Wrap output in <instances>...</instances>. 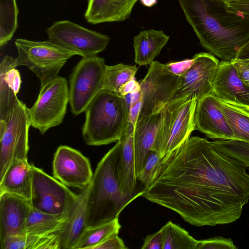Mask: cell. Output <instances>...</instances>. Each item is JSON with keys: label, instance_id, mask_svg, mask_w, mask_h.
<instances>
[{"label": "cell", "instance_id": "obj_17", "mask_svg": "<svg viewBox=\"0 0 249 249\" xmlns=\"http://www.w3.org/2000/svg\"><path fill=\"white\" fill-rule=\"evenodd\" d=\"M32 208L30 201L17 195L0 194V241L25 233V225Z\"/></svg>", "mask_w": 249, "mask_h": 249}, {"label": "cell", "instance_id": "obj_11", "mask_svg": "<svg viewBox=\"0 0 249 249\" xmlns=\"http://www.w3.org/2000/svg\"><path fill=\"white\" fill-rule=\"evenodd\" d=\"M78 194L33 164V182L30 203L32 207L53 215L69 213Z\"/></svg>", "mask_w": 249, "mask_h": 249}, {"label": "cell", "instance_id": "obj_43", "mask_svg": "<svg viewBox=\"0 0 249 249\" xmlns=\"http://www.w3.org/2000/svg\"><path fill=\"white\" fill-rule=\"evenodd\" d=\"M141 3L145 6L151 7L157 4L158 0H140Z\"/></svg>", "mask_w": 249, "mask_h": 249}, {"label": "cell", "instance_id": "obj_10", "mask_svg": "<svg viewBox=\"0 0 249 249\" xmlns=\"http://www.w3.org/2000/svg\"><path fill=\"white\" fill-rule=\"evenodd\" d=\"M149 65L145 76L139 81L142 103L138 120L160 112L173 99L180 83V76L166 64L154 61Z\"/></svg>", "mask_w": 249, "mask_h": 249}, {"label": "cell", "instance_id": "obj_29", "mask_svg": "<svg viewBox=\"0 0 249 249\" xmlns=\"http://www.w3.org/2000/svg\"><path fill=\"white\" fill-rule=\"evenodd\" d=\"M160 230L163 236V249H196L199 241L171 221H168Z\"/></svg>", "mask_w": 249, "mask_h": 249}, {"label": "cell", "instance_id": "obj_18", "mask_svg": "<svg viewBox=\"0 0 249 249\" xmlns=\"http://www.w3.org/2000/svg\"><path fill=\"white\" fill-rule=\"evenodd\" d=\"M134 125L128 121L127 126L119 139L121 142V154L119 164V181L123 192L126 196H133L142 192L137 190L134 144Z\"/></svg>", "mask_w": 249, "mask_h": 249}, {"label": "cell", "instance_id": "obj_34", "mask_svg": "<svg viewBox=\"0 0 249 249\" xmlns=\"http://www.w3.org/2000/svg\"><path fill=\"white\" fill-rule=\"evenodd\" d=\"M231 238L214 237L199 240L196 249H237Z\"/></svg>", "mask_w": 249, "mask_h": 249}, {"label": "cell", "instance_id": "obj_38", "mask_svg": "<svg viewBox=\"0 0 249 249\" xmlns=\"http://www.w3.org/2000/svg\"><path fill=\"white\" fill-rule=\"evenodd\" d=\"M142 249H163V236L161 230L148 235L144 240Z\"/></svg>", "mask_w": 249, "mask_h": 249}, {"label": "cell", "instance_id": "obj_32", "mask_svg": "<svg viewBox=\"0 0 249 249\" xmlns=\"http://www.w3.org/2000/svg\"><path fill=\"white\" fill-rule=\"evenodd\" d=\"M211 142L216 149L249 167V142L236 140H217Z\"/></svg>", "mask_w": 249, "mask_h": 249}, {"label": "cell", "instance_id": "obj_5", "mask_svg": "<svg viewBox=\"0 0 249 249\" xmlns=\"http://www.w3.org/2000/svg\"><path fill=\"white\" fill-rule=\"evenodd\" d=\"M197 100H171L162 109L155 141L151 150L161 158L180 147L195 130Z\"/></svg>", "mask_w": 249, "mask_h": 249}, {"label": "cell", "instance_id": "obj_15", "mask_svg": "<svg viewBox=\"0 0 249 249\" xmlns=\"http://www.w3.org/2000/svg\"><path fill=\"white\" fill-rule=\"evenodd\" d=\"M195 130L208 138L234 140L232 130L219 107L217 99L212 94L197 101L195 114Z\"/></svg>", "mask_w": 249, "mask_h": 249}, {"label": "cell", "instance_id": "obj_16", "mask_svg": "<svg viewBox=\"0 0 249 249\" xmlns=\"http://www.w3.org/2000/svg\"><path fill=\"white\" fill-rule=\"evenodd\" d=\"M212 94L220 100L249 111V87L240 78L231 61L219 62L213 81Z\"/></svg>", "mask_w": 249, "mask_h": 249}, {"label": "cell", "instance_id": "obj_21", "mask_svg": "<svg viewBox=\"0 0 249 249\" xmlns=\"http://www.w3.org/2000/svg\"><path fill=\"white\" fill-rule=\"evenodd\" d=\"M89 185L78 194L62 229L58 232L59 249H74L86 227Z\"/></svg>", "mask_w": 249, "mask_h": 249}, {"label": "cell", "instance_id": "obj_13", "mask_svg": "<svg viewBox=\"0 0 249 249\" xmlns=\"http://www.w3.org/2000/svg\"><path fill=\"white\" fill-rule=\"evenodd\" d=\"M193 58L192 66L180 76L179 86L172 100L188 98L198 101L212 94L220 61L210 53H196Z\"/></svg>", "mask_w": 249, "mask_h": 249}, {"label": "cell", "instance_id": "obj_12", "mask_svg": "<svg viewBox=\"0 0 249 249\" xmlns=\"http://www.w3.org/2000/svg\"><path fill=\"white\" fill-rule=\"evenodd\" d=\"M46 33L49 40L82 57L97 55L107 47L110 38L69 20L54 22Z\"/></svg>", "mask_w": 249, "mask_h": 249}, {"label": "cell", "instance_id": "obj_44", "mask_svg": "<svg viewBox=\"0 0 249 249\" xmlns=\"http://www.w3.org/2000/svg\"><path fill=\"white\" fill-rule=\"evenodd\" d=\"M222 1H227V0H221Z\"/></svg>", "mask_w": 249, "mask_h": 249}, {"label": "cell", "instance_id": "obj_27", "mask_svg": "<svg viewBox=\"0 0 249 249\" xmlns=\"http://www.w3.org/2000/svg\"><path fill=\"white\" fill-rule=\"evenodd\" d=\"M219 107L230 125L234 140L249 142V111L218 99Z\"/></svg>", "mask_w": 249, "mask_h": 249}, {"label": "cell", "instance_id": "obj_40", "mask_svg": "<svg viewBox=\"0 0 249 249\" xmlns=\"http://www.w3.org/2000/svg\"><path fill=\"white\" fill-rule=\"evenodd\" d=\"M142 103L141 97L135 103L130 105L129 107L128 121L132 124L134 126L136 125L140 113Z\"/></svg>", "mask_w": 249, "mask_h": 249}, {"label": "cell", "instance_id": "obj_4", "mask_svg": "<svg viewBox=\"0 0 249 249\" xmlns=\"http://www.w3.org/2000/svg\"><path fill=\"white\" fill-rule=\"evenodd\" d=\"M85 112L82 137L89 145L118 141L128 124L129 107L124 97L107 89L99 91Z\"/></svg>", "mask_w": 249, "mask_h": 249}, {"label": "cell", "instance_id": "obj_35", "mask_svg": "<svg viewBox=\"0 0 249 249\" xmlns=\"http://www.w3.org/2000/svg\"><path fill=\"white\" fill-rule=\"evenodd\" d=\"M123 240L118 234H114L94 247L92 249H126Z\"/></svg>", "mask_w": 249, "mask_h": 249}, {"label": "cell", "instance_id": "obj_23", "mask_svg": "<svg viewBox=\"0 0 249 249\" xmlns=\"http://www.w3.org/2000/svg\"><path fill=\"white\" fill-rule=\"evenodd\" d=\"M33 164L27 160L14 161L0 179V194L7 193L30 201L33 182Z\"/></svg>", "mask_w": 249, "mask_h": 249}, {"label": "cell", "instance_id": "obj_19", "mask_svg": "<svg viewBox=\"0 0 249 249\" xmlns=\"http://www.w3.org/2000/svg\"><path fill=\"white\" fill-rule=\"evenodd\" d=\"M14 62V58L5 55L0 63V120L7 118L18 100L21 79Z\"/></svg>", "mask_w": 249, "mask_h": 249}, {"label": "cell", "instance_id": "obj_28", "mask_svg": "<svg viewBox=\"0 0 249 249\" xmlns=\"http://www.w3.org/2000/svg\"><path fill=\"white\" fill-rule=\"evenodd\" d=\"M121 226L119 218L91 228H86L81 234L74 249L92 248L107 238L118 234Z\"/></svg>", "mask_w": 249, "mask_h": 249}, {"label": "cell", "instance_id": "obj_7", "mask_svg": "<svg viewBox=\"0 0 249 249\" xmlns=\"http://www.w3.org/2000/svg\"><path fill=\"white\" fill-rule=\"evenodd\" d=\"M26 105L19 99L5 120H0V179L10 165L27 160L31 122Z\"/></svg>", "mask_w": 249, "mask_h": 249}, {"label": "cell", "instance_id": "obj_20", "mask_svg": "<svg viewBox=\"0 0 249 249\" xmlns=\"http://www.w3.org/2000/svg\"><path fill=\"white\" fill-rule=\"evenodd\" d=\"M138 0H88L85 14L87 21L96 24L122 21L130 16Z\"/></svg>", "mask_w": 249, "mask_h": 249}, {"label": "cell", "instance_id": "obj_33", "mask_svg": "<svg viewBox=\"0 0 249 249\" xmlns=\"http://www.w3.org/2000/svg\"><path fill=\"white\" fill-rule=\"evenodd\" d=\"M163 158L157 152L151 150L146 158L143 167L137 179L147 188L153 181L160 169Z\"/></svg>", "mask_w": 249, "mask_h": 249}, {"label": "cell", "instance_id": "obj_42", "mask_svg": "<svg viewBox=\"0 0 249 249\" xmlns=\"http://www.w3.org/2000/svg\"><path fill=\"white\" fill-rule=\"evenodd\" d=\"M236 58L239 59H249V39L240 49Z\"/></svg>", "mask_w": 249, "mask_h": 249}, {"label": "cell", "instance_id": "obj_39", "mask_svg": "<svg viewBox=\"0 0 249 249\" xmlns=\"http://www.w3.org/2000/svg\"><path fill=\"white\" fill-rule=\"evenodd\" d=\"M193 62L192 58L178 62H171L166 65L172 72L180 76L192 66Z\"/></svg>", "mask_w": 249, "mask_h": 249}, {"label": "cell", "instance_id": "obj_36", "mask_svg": "<svg viewBox=\"0 0 249 249\" xmlns=\"http://www.w3.org/2000/svg\"><path fill=\"white\" fill-rule=\"evenodd\" d=\"M223 2L228 11L239 13L249 17V0H232Z\"/></svg>", "mask_w": 249, "mask_h": 249}, {"label": "cell", "instance_id": "obj_8", "mask_svg": "<svg viewBox=\"0 0 249 249\" xmlns=\"http://www.w3.org/2000/svg\"><path fill=\"white\" fill-rule=\"evenodd\" d=\"M69 88L67 79L58 76L40 89L36 101L28 113L31 125L41 134L63 121L69 103Z\"/></svg>", "mask_w": 249, "mask_h": 249}, {"label": "cell", "instance_id": "obj_3", "mask_svg": "<svg viewBox=\"0 0 249 249\" xmlns=\"http://www.w3.org/2000/svg\"><path fill=\"white\" fill-rule=\"evenodd\" d=\"M121 154V142L118 140L97 165L89 184L86 228L95 227L118 218L129 203L143 193L144 191L135 196H128L122 191L119 176Z\"/></svg>", "mask_w": 249, "mask_h": 249}, {"label": "cell", "instance_id": "obj_1", "mask_svg": "<svg viewBox=\"0 0 249 249\" xmlns=\"http://www.w3.org/2000/svg\"><path fill=\"white\" fill-rule=\"evenodd\" d=\"M247 168L207 139L190 137L163 158L142 196L196 226L228 224L249 201Z\"/></svg>", "mask_w": 249, "mask_h": 249}, {"label": "cell", "instance_id": "obj_41", "mask_svg": "<svg viewBox=\"0 0 249 249\" xmlns=\"http://www.w3.org/2000/svg\"><path fill=\"white\" fill-rule=\"evenodd\" d=\"M139 90H140L139 82L137 81L134 77L121 87L118 94L124 97Z\"/></svg>", "mask_w": 249, "mask_h": 249}, {"label": "cell", "instance_id": "obj_26", "mask_svg": "<svg viewBox=\"0 0 249 249\" xmlns=\"http://www.w3.org/2000/svg\"><path fill=\"white\" fill-rule=\"evenodd\" d=\"M69 213L53 215L32 208L26 220L25 233L40 235L57 233L63 227Z\"/></svg>", "mask_w": 249, "mask_h": 249}, {"label": "cell", "instance_id": "obj_14", "mask_svg": "<svg viewBox=\"0 0 249 249\" xmlns=\"http://www.w3.org/2000/svg\"><path fill=\"white\" fill-rule=\"evenodd\" d=\"M53 173L66 186L82 190L89 184L93 175L89 159L67 145L57 148L53 161Z\"/></svg>", "mask_w": 249, "mask_h": 249}, {"label": "cell", "instance_id": "obj_22", "mask_svg": "<svg viewBox=\"0 0 249 249\" xmlns=\"http://www.w3.org/2000/svg\"><path fill=\"white\" fill-rule=\"evenodd\" d=\"M161 111L138 120L134 126V144L137 177L140 175L149 152L154 144Z\"/></svg>", "mask_w": 249, "mask_h": 249}, {"label": "cell", "instance_id": "obj_9", "mask_svg": "<svg viewBox=\"0 0 249 249\" xmlns=\"http://www.w3.org/2000/svg\"><path fill=\"white\" fill-rule=\"evenodd\" d=\"M106 65L97 55L82 57L75 66L70 79L69 104L72 113L85 112L94 97L104 89Z\"/></svg>", "mask_w": 249, "mask_h": 249}, {"label": "cell", "instance_id": "obj_30", "mask_svg": "<svg viewBox=\"0 0 249 249\" xmlns=\"http://www.w3.org/2000/svg\"><path fill=\"white\" fill-rule=\"evenodd\" d=\"M18 9L16 0H0V46L12 38L18 26Z\"/></svg>", "mask_w": 249, "mask_h": 249}, {"label": "cell", "instance_id": "obj_37", "mask_svg": "<svg viewBox=\"0 0 249 249\" xmlns=\"http://www.w3.org/2000/svg\"><path fill=\"white\" fill-rule=\"evenodd\" d=\"M241 80L249 87V59L235 58L231 61Z\"/></svg>", "mask_w": 249, "mask_h": 249}, {"label": "cell", "instance_id": "obj_2", "mask_svg": "<svg viewBox=\"0 0 249 249\" xmlns=\"http://www.w3.org/2000/svg\"><path fill=\"white\" fill-rule=\"evenodd\" d=\"M201 45L221 61L236 58L249 39V17L232 12L221 0H178Z\"/></svg>", "mask_w": 249, "mask_h": 249}, {"label": "cell", "instance_id": "obj_31", "mask_svg": "<svg viewBox=\"0 0 249 249\" xmlns=\"http://www.w3.org/2000/svg\"><path fill=\"white\" fill-rule=\"evenodd\" d=\"M137 71L135 65L119 63L113 66L106 65L104 89L118 94L121 87L135 77Z\"/></svg>", "mask_w": 249, "mask_h": 249}, {"label": "cell", "instance_id": "obj_25", "mask_svg": "<svg viewBox=\"0 0 249 249\" xmlns=\"http://www.w3.org/2000/svg\"><path fill=\"white\" fill-rule=\"evenodd\" d=\"M1 249H59L58 233H23L12 235L0 242Z\"/></svg>", "mask_w": 249, "mask_h": 249}, {"label": "cell", "instance_id": "obj_6", "mask_svg": "<svg viewBox=\"0 0 249 249\" xmlns=\"http://www.w3.org/2000/svg\"><path fill=\"white\" fill-rule=\"evenodd\" d=\"M15 44L18 50L15 66H26L34 72L40 80V89L58 76L68 59L77 55L49 39L37 41L18 38Z\"/></svg>", "mask_w": 249, "mask_h": 249}, {"label": "cell", "instance_id": "obj_24", "mask_svg": "<svg viewBox=\"0 0 249 249\" xmlns=\"http://www.w3.org/2000/svg\"><path fill=\"white\" fill-rule=\"evenodd\" d=\"M162 30L140 32L133 38L135 62L140 66L150 65L169 40Z\"/></svg>", "mask_w": 249, "mask_h": 249}]
</instances>
